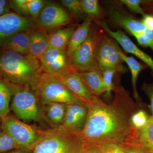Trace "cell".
Returning <instances> with one entry per match:
<instances>
[{
  "label": "cell",
  "instance_id": "obj_31",
  "mask_svg": "<svg viewBox=\"0 0 153 153\" xmlns=\"http://www.w3.org/2000/svg\"><path fill=\"white\" fill-rule=\"evenodd\" d=\"M149 117L146 113L140 110L134 113L132 116V124L136 128H142L147 123Z\"/></svg>",
  "mask_w": 153,
  "mask_h": 153
},
{
  "label": "cell",
  "instance_id": "obj_36",
  "mask_svg": "<svg viewBox=\"0 0 153 153\" xmlns=\"http://www.w3.org/2000/svg\"><path fill=\"white\" fill-rule=\"evenodd\" d=\"M142 23L146 29L153 32V16L149 14H145L143 16Z\"/></svg>",
  "mask_w": 153,
  "mask_h": 153
},
{
  "label": "cell",
  "instance_id": "obj_4",
  "mask_svg": "<svg viewBox=\"0 0 153 153\" xmlns=\"http://www.w3.org/2000/svg\"><path fill=\"white\" fill-rule=\"evenodd\" d=\"M35 91L41 105L54 102L66 104L83 103L70 91L60 77L55 74L44 72Z\"/></svg>",
  "mask_w": 153,
  "mask_h": 153
},
{
  "label": "cell",
  "instance_id": "obj_25",
  "mask_svg": "<svg viewBox=\"0 0 153 153\" xmlns=\"http://www.w3.org/2000/svg\"><path fill=\"white\" fill-rule=\"evenodd\" d=\"M81 7L85 15L90 17L94 22L102 21L105 13L97 0H81Z\"/></svg>",
  "mask_w": 153,
  "mask_h": 153
},
{
  "label": "cell",
  "instance_id": "obj_11",
  "mask_svg": "<svg viewBox=\"0 0 153 153\" xmlns=\"http://www.w3.org/2000/svg\"><path fill=\"white\" fill-rule=\"evenodd\" d=\"M88 108L85 103L66 104V113L62 123L53 129L64 133L77 134L84 128Z\"/></svg>",
  "mask_w": 153,
  "mask_h": 153
},
{
  "label": "cell",
  "instance_id": "obj_16",
  "mask_svg": "<svg viewBox=\"0 0 153 153\" xmlns=\"http://www.w3.org/2000/svg\"><path fill=\"white\" fill-rule=\"evenodd\" d=\"M139 148L146 153H153V115L140 128L134 127L127 147Z\"/></svg>",
  "mask_w": 153,
  "mask_h": 153
},
{
  "label": "cell",
  "instance_id": "obj_26",
  "mask_svg": "<svg viewBox=\"0 0 153 153\" xmlns=\"http://www.w3.org/2000/svg\"><path fill=\"white\" fill-rule=\"evenodd\" d=\"M62 4L70 11L74 16L78 19L84 18L85 13L82 10L80 1L79 0H61Z\"/></svg>",
  "mask_w": 153,
  "mask_h": 153
},
{
  "label": "cell",
  "instance_id": "obj_19",
  "mask_svg": "<svg viewBox=\"0 0 153 153\" xmlns=\"http://www.w3.org/2000/svg\"><path fill=\"white\" fill-rule=\"evenodd\" d=\"M29 54L40 60L49 47V36L44 30H35L30 33Z\"/></svg>",
  "mask_w": 153,
  "mask_h": 153
},
{
  "label": "cell",
  "instance_id": "obj_12",
  "mask_svg": "<svg viewBox=\"0 0 153 153\" xmlns=\"http://www.w3.org/2000/svg\"><path fill=\"white\" fill-rule=\"evenodd\" d=\"M34 25L32 19L15 13L0 16V42H5L17 33L28 31Z\"/></svg>",
  "mask_w": 153,
  "mask_h": 153
},
{
  "label": "cell",
  "instance_id": "obj_41",
  "mask_svg": "<svg viewBox=\"0 0 153 153\" xmlns=\"http://www.w3.org/2000/svg\"><path fill=\"white\" fill-rule=\"evenodd\" d=\"M9 153H27L26 152H24V151H14V152H12Z\"/></svg>",
  "mask_w": 153,
  "mask_h": 153
},
{
  "label": "cell",
  "instance_id": "obj_1",
  "mask_svg": "<svg viewBox=\"0 0 153 153\" xmlns=\"http://www.w3.org/2000/svg\"><path fill=\"white\" fill-rule=\"evenodd\" d=\"M114 97L111 104L100 98L90 104L84 128L78 135L91 149L103 144H116L127 147L134 127L131 117L134 105L129 94L121 86H115Z\"/></svg>",
  "mask_w": 153,
  "mask_h": 153
},
{
  "label": "cell",
  "instance_id": "obj_10",
  "mask_svg": "<svg viewBox=\"0 0 153 153\" xmlns=\"http://www.w3.org/2000/svg\"><path fill=\"white\" fill-rule=\"evenodd\" d=\"M40 60L44 73L60 75L75 70L65 49L48 47Z\"/></svg>",
  "mask_w": 153,
  "mask_h": 153
},
{
  "label": "cell",
  "instance_id": "obj_6",
  "mask_svg": "<svg viewBox=\"0 0 153 153\" xmlns=\"http://www.w3.org/2000/svg\"><path fill=\"white\" fill-rule=\"evenodd\" d=\"M13 85L10 108L15 117L25 121H38L41 108L34 89L29 85Z\"/></svg>",
  "mask_w": 153,
  "mask_h": 153
},
{
  "label": "cell",
  "instance_id": "obj_7",
  "mask_svg": "<svg viewBox=\"0 0 153 153\" xmlns=\"http://www.w3.org/2000/svg\"><path fill=\"white\" fill-rule=\"evenodd\" d=\"M1 129L12 137L21 149H33L41 135L39 130L11 115L2 119Z\"/></svg>",
  "mask_w": 153,
  "mask_h": 153
},
{
  "label": "cell",
  "instance_id": "obj_30",
  "mask_svg": "<svg viewBox=\"0 0 153 153\" xmlns=\"http://www.w3.org/2000/svg\"><path fill=\"white\" fill-rule=\"evenodd\" d=\"M117 71L114 70H107L102 72L103 82L106 89L105 96L107 98H109L111 94V91H114L115 87L113 83V78L115 73Z\"/></svg>",
  "mask_w": 153,
  "mask_h": 153
},
{
  "label": "cell",
  "instance_id": "obj_17",
  "mask_svg": "<svg viewBox=\"0 0 153 153\" xmlns=\"http://www.w3.org/2000/svg\"><path fill=\"white\" fill-rule=\"evenodd\" d=\"M66 104L60 102H50L42 105L41 117L52 127L56 128L61 124L66 113Z\"/></svg>",
  "mask_w": 153,
  "mask_h": 153
},
{
  "label": "cell",
  "instance_id": "obj_23",
  "mask_svg": "<svg viewBox=\"0 0 153 153\" xmlns=\"http://www.w3.org/2000/svg\"><path fill=\"white\" fill-rule=\"evenodd\" d=\"M120 55L123 62L127 64L130 70L134 96L137 102L140 103V100L137 90V82L140 72L144 69V66L139 63L134 57L126 55L121 50L120 51Z\"/></svg>",
  "mask_w": 153,
  "mask_h": 153
},
{
  "label": "cell",
  "instance_id": "obj_20",
  "mask_svg": "<svg viewBox=\"0 0 153 153\" xmlns=\"http://www.w3.org/2000/svg\"><path fill=\"white\" fill-rule=\"evenodd\" d=\"M81 77L91 93L99 97L105 92L102 73L96 69L85 72H79Z\"/></svg>",
  "mask_w": 153,
  "mask_h": 153
},
{
  "label": "cell",
  "instance_id": "obj_29",
  "mask_svg": "<svg viewBox=\"0 0 153 153\" xmlns=\"http://www.w3.org/2000/svg\"><path fill=\"white\" fill-rule=\"evenodd\" d=\"M119 1L127 7L131 12L135 13L144 16L146 14L143 9L141 7L140 5L143 4H149L151 1L143 0H120Z\"/></svg>",
  "mask_w": 153,
  "mask_h": 153
},
{
  "label": "cell",
  "instance_id": "obj_21",
  "mask_svg": "<svg viewBox=\"0 0 153 153\" xmlns=\"http://www.w3.org/2000/svg\"><path fill=\"white\" fill-rule=\"evenodd\" d=\"M8 49L22 55H29L30 52V33L22 32L17 33L5 41Z\"/></svg>",
  "mask_w": 153,
  "mask_h": 153
},
{
  "label": "cell",
  "instance_id": "obj_40",
  "mask_svg": "<svg viewBox=\"0 0 153 153\" xmlns=\"http://www.w3.org/2000/svg\"><path fill=\"white\" fill-rule=\"evenodd\" d=\"M85 153H98V152L96 148H93L90 149Z\"/></svg>",
  "mask_w": 153,
  "mask_h": 153
},
{
  "label": "cell",
  "instance_id": "obj_9",
  "mask_svg": "<svg viewBox=\"0 0 153 153\" xmlns=\"http://www.w3.org/2000/svg\"><path fill=\"white\" fill-rule=\"evenodd\" d=\"M108 22L113 26L123 29L131 35L144 33L146 29L142 23L127 12L117 1L106 2Z\"/></svg>",
  "mask_w": 153,
  "mask_h": 153
},
{
  "label": "cell",
  "instance_id": "obj_37",
  "mask_svg": "<svg viewBox=\"0 0 153 153\" xmlns=\"http://www.w3.org/2000/svg\"><path fill=\"white\" fill-rule=\"evenodd\" d=\"M125 153H146L139 148L134 147L124 148Z\"/></svg>",
  "mask_w": 153,
  "mask_h": 153
},
{
  "label": "cell",
  "instance_id": "obj_32",
  "mask_svg": "<svg viewBox=\"0 0 153 153\" xmlns=\"http://www.w3.org/2000/svg\"><path fill=\"white\" fill-rule=\"evenodd\" d=\"M42 0H29L28 5V14L33 18H38L46 4Z\"/></svg>",
  "mask_w": 153,
  "mask_h": 153
},
{
  "label": "cell",
  "instance_id": "obj_39",
  "mask_svg": "<svg viewBox=\"0 0 153 153\" xmlns=\"http://www.w3.org/2000/svg\"><path fill=\"white\" fill-rule=\"evenodd\" d=\"M8 8L0 7V16L8 13Z\"/></svg>",
  "mask_w": 153,
  "mask_h": 153
},
{
  "label": "cell",
  "instance_id": "obj_35",
  "mask_svg": "<svg viewBox=\"0 0 153 153\" xmlns=\"http://www.w3.org/2000/svg\"><path fill=\"white\" fill-rule=\"evenodd\" d=\"M143 88L150 100V109L153 115V83L152 84L145 83L143 85Z\"/></svg>",
  "mask_w": 153,
  "mask_h": 153
},
{
  "label": "cell",
  "instance_id": "obj_28",
  "mask_svg": "<svg viewBox=\"0 0 153 153\" xmlns=\"http://www.w3.org/2000/svg\"><path fill=\"white\" fill-rule=\"evenodd\" d=\"M140 46L149 47L153 52V32L146 29L144 33H137L133 35Z\"/></svg>",
  "mask_w": 153,
  "mask_h": 153
},
{
  "label": "cell",
  "instance_id": "obj_27",
  "mask_svg": "<svg viewBox=\"0 0 153 153\" xmlns=\"http://www.w3.org/2000/svg\"><path fill=\"white\" fill-rule=\"evenodd\" d=\"M20 149L21 147L8 134L3 131L0 132V153Z\"/></svg>",
  "mask_w": 153,
  "mask_h": 153
},
{
  "label": "cell",
  "instance_id": "obj_8",
  "mask_svg": "<svg viewBox=\"0 0 153 153\" xmlns=\"http://www.w3.org/2000/svg\"><path fill=\"white\" fill-rule=\"evenodd\" d=\"M117 43L106 33L99 49L96 69L101 72L107 70L125 72L126 68L123 65V61L120 55L121 49Z\"/></svg>",
  "mask_w": 153,
  "mask_h": 153
},
{
  "label": "cell",
  "instance_id": "obj_33",
  "mask_svg": "<svg viewBox=\"0 0 153 153\" xmlns=\"http://www.w3.org/2000/svg\"><path fill=\"white\" fill-rule=\"evenodd\" d=\"M96 149L98 153H125L124 148L111 143L100 145Z\"/></svg>",
  "mask_w": 153,
  "mask_h": 153
},
{
  "label": "cell",
  "instance_id": "obj_22",
  "mask_svg": "<svg viewBox=\"0 0 153 153\" xmlns=\"http://www.w3.org/2000/svg\"><path fill=\"white\" fill-rule=\"evenodd\" d=\"M13 92V84L0 77V118L1 119L8 115Z\"/></svg>",
  "mask_w": 153,
  "mask_h": 153
},
{
  "label": "cell",
  "instance_id": "obj_3",
  "mask_svg": "<svg viewBox=\"0 0 153 153\" xmlns=\"http://www.w3.org/2000/svg\"><path fill=\"white\" fill-rule=\"evenodd\" d=\"M39 132L41 135L32 149L33 153H85L91 149L78 134L64 133L53 129Z\"/></svg>",
  "mask_w": 153,
  "mask_h": 153
},
{
  "label": "cell",
  "instance_id": "obj_38",
  "mask_svg": "<svg viewBox=\"0 0 153 153\" xmlns=\"http://www.w3.org/2000/svg\"><path fill=\"white\" fill-rule=\"evenodd\" d=\"M7 2L5 0H0V7L7 8Z\"/></svg>",
  "mask_w": 153,
  "mask_h": 153
},
{
  "label": "cell",
  "instance_id": "obj_2",
  "mask_svg": "<svg viewBox=\"0 0 153 153\" xmlns=\"http://www.w3.org/2000/svg\"><path fill=\"white\" fill-rule=\"evenodd\" d=\"M44 73L39 59L7 49L0 57V74L15 85H29L35 90Z\"/></svg>",
  "mask_w": 153,
  "mask_h": 153
},
{
  "label": "cell",
  "instance_id": "obj_42",
  "mask_svg": "<svg viewBox=\"0 0 153 153\" xmlns=\"http://www.w3.org/2000/svg\"><path fill=\"white\" fill-rule=\"evenodd\" d=\"M2 119L0 118V129L1 128Z\"/></svg>",
  "mask_w": 153,
  "mask_h": 153
},
{
  "label": "cell",
  "instance_id": "obj_14",
  "mask_svg": "<svg viewBox=\"0 0 153 153\" xmlns=\"http://www.w3.org/2000/svg\"><path fill=\"white\" fill-rule=\"evenodd\" d=\"M71 22L67 11L55 3H46L38 17L37 23L46 28L56 27Z\"/></svg>",
  "mask_w": 153,
  "mask_h": 153
},
{
  "label": "cell",
  "instance_id": "obj_15",
  "mask_svg": "<svg viewBox=\"0 0 153 153\" xmlns=\"http://www.w3.org/2000/svg\"><path fill=\"white\" fill-rule=\"evenodd\" d=\"M57 76L70 91L85 105L92 103L99 98L91 93L79 72L76 70Z\"/></svg>",
  "mask_w": 153,
  "mask_h": 153
},
{
  "label": "cell",
  "instance_id": "obj_34",
  "mask_svg": "<svg viewBox=\"0 0 153 153\" xmlns=\"http://www.w3.org/2000/svg\"><path fill=\"white\" fill-rule=\"evenodd\" d=\"M29 2V0H15L12 1V3L18 10L23 14H28Z\"/></svg>",
  "mask_w": 153,
  "mask_h": 153
},
{
  "label": "cell",
  "instance_id": "obj_18",
  "mask_svg": "<svg viewBox=\"0 0 153 153\" xmlns=\"http://www.w3.org/2000/svg\"><path fill=\"white\" fill-rule=\"evenodd\" d=\"M93 23L91 18L87 16L82 24L74 30L66 47V51L70 58L73 52L88 37Z\"/></svg>",
  "mask_w": 153,
  "mask_h": 153
},
{
  "label": "cell",
  "instance_id": "obj_5",
  "mask_svg": "<svg viewBox=\"0 0 153 153\" xmlns=\"http://www.w3.org/2000/svg\"><path fill=\"white\" fill-rule=\"evenodd\" d=\"M105 34L102 28L93 23L88 37L70 57L76 71L83 72L96 69L97 53Z\"/></svg>",
  "mask_w": 153,
  "mask_h": 153
},
{
  "label": "cell",
  "instance_id": "obj_13",
  "mask_svg": "<svg viewBox=\"0 0 153 153\" xmlns=\"http://www.w3.org/2000/svg\"><path fill=\"white\" fill-rule=\"evenodd\" d=\"M94 22L102 28L108 36L113 38L126 52L132 54L142 60L153 71V59L152 57L140 49L125 33L121 30L112 31L104 21Z\"/></svg>",
  "mask_w": 153,
  "mask_h": 153
},
{
  "label": "cell",
  "instance_id": "obj_24",
  "mask_svg": "<svg viewBox=\"0 0 153 153\" xmlns=\"http://www.w3.org/2000/svg\"><path fill=\"white\" fill-rule=\"evenodd\" d=\"M76 26L60 29L49 36V47L66 50L68 41L75 30Z\"/></svg>",
  "mask_w": 153,
  "mask_h": 153
}]
</instances>
